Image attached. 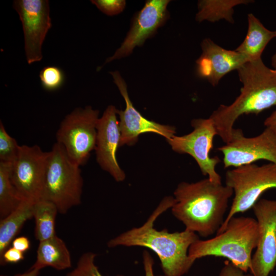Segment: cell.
<instances>
[{"label": "cell", "mask_w": 276, "mask_h": 276, "mask_svg": "<svg viewBox=\"0 0 276 276\" xmlns=\"http://www.w3.org/2000/svg\"><path fill=\"white\" fill-rule=\"evenodd\" d=\"M143 264L145 270V276H155L153 272L154 261L150 254L147 250H144L143 254ZM158 276H166L160 275Z\"/></svg>", "instance_id": "obj_29"}, {"label": "cell", "mask_w": 276, "mask_h": 276, "mask_svg": "<svg viewBox=\"0 0 276 276\" xmlns=\"http://www.w3.org/2000/svg\"><path fill=\"white\" fill-rule=\"evenodd\" d=\"M252 208L259 240L249 270L254 276H269L276 266V200L261 199Z\"/></svg>", "instance_id": "obj_11"}, {"label": "cell", "mask_w": 276, "mask_h": 276, "mask_svg": "<svg viewBox=\"0 0 276 276\" xmlns=\"http://www.w3.org/2000/svg\"><path fill=\"white\" fill-rule=\"evenodd\" d=\"M225 185L231 188L234 197L228 213L217 234L222 232L236 214L252 208L262 194L276 189V164L259 166L254 163L241 165L225 173Z\"/></svg>", "instance_id": "obj_6"}, {"label": "cell", "mask_w": 276, "mask_h": 276, "mask_svg": "<svg viewBox=\"0 0 276 276\" xmlns=\"http://www.w3.org/2000/svg\"><path fill=\"white\" fill-rule=\"evenodd\" d=\"M175 202L172 196L165 197L141 226L133 228L110 240L109 247L118 246H141L153 250L159 257L164 275L182 276L191 268L195 260L188 255L190 246L199 239L194 232L185 229L169 233L167 229L154 227L156 219L171 208Z\"/></svg>", "instance_id": "obj_1"}, {"label": "cell", "mask_w": 276, "mask_h": 276, "mask_svg": "<svg viewBox=\"0 0 276 276\" xmlns=\"http://www.w3.org/2000/svg\"><path fill=\"white\" fill-rule=\"evenodd\" d=\"M19 145L0 122V162L12 164L16 159Z\"/></svg>", "instance_id": "obj_23"}, {"label": "cell", "mask_w": 276, "mask_h": 276, "mask_svg": "<svg viewBox=\"0 0 276 276\" xmlns=\"http://www.w3.org/2000/svg\"><path fill=\"white\" fill-rule=\"evenodd\" d=\"M116 85L126 103L124 110L118 109L121 133L120 147L125 144L131 146L138 140L140 134L153 132L170 139L176 133L174 126L162 125L144 117L133 105L128 94L127 84L118 71L110 72Z\"/></svg>", "instance_id": "obj_14"}, {"label": "cell", "mask_w": 276, "mask_h": 276, "mask_svg": "<svg viewBox=\"0 0 276 276\" xmlns=\"http://www.w3.org/2000/svg\"><path fill=\"white\" fill-rule=\"evenodd\" d=\"M43 88L53 91L59 88L64 81V75L61 68L55 66L44 67L39 73Z\"/></svg>", "instance_id": "obj_25"}, {"label": "cell", "mask_w": 276, "mask_h": 276, "mask_svg": "<svg viewBox=\"0 0 276 276\" xmlns=\"http://www.w3.org/2000/svg\"><path fill=\"white\" fill-rule=\"evenodd\" d=\"M271 65L274 70H276V52L271 58Z\"/></svg>", "instance_id": "obj_33"}, {"label": "cell", "mask_w": 276, "mask_h": 276, "mask_svg": "<svg viewBox=\"0 0 276 276\" xmlns=\"http://www.w3.org/2000/svg\"><path fill=\"white\" fill-rule=\"evenodd\" d=\"M237 71L243 84L240 94L231 104L220 105L209 117L225 144L231 141L234 124L241 116L258 114L276 105V70L260 58L245 62Z\"/></svg>", "instance_id": "obj_2"}, {"label": "cell", "mask_w": 276, "mask_h": 276, "mask_svg": "<svg viewBox=\"0 0 276 276\" xmlns=\"http://www.w3.org/2000/svg\"><path fill=\"white\" fill-rule=\"evenodd\" d=\"M30 245V240L25 236L15 238L12 242V247L24 253L29 249Z\"/></svg>", "instance_id": "obj_30"}, {"label": "cell", "mask_w": 276, "mask_h": 276, "mask_svg": "<svg viewBox=\"0 0 276 276\" xmlns=\"http://www.w3.org/2000/svg\"><path fill=\"white\" fill-rule=\"evenodd\" d=\"M13 7L21 20L27 62L31 64L42 58V45L52 27L48 0H16Z\"/></svg>", "instance_id": "obj_12"}, {"label": "cell", "mask_w": 276, "mask_h": 276, "mask_svg": "<svg viewBox=\"0 0 276 276\" xmlns=\"http://www.w3.org/2000/svg\"><path fill=\"white\" fill-rule=\"evenodd\" d=\"M36 201L24 199L18 206L0 221V258L28 220L33 218Z\"/></svg>", "instance_id": "obj_19"}, {"label": "cell", "mask_w": 276, "mask_h": 276, "mask_svg": "<svg viewBox=\"0 0 276 276\" xmlns=\"http://www.w3.org/2000/svg\"><path fill=\"white\" fill-rule=\"evenodd\" d=\"M259 240L258 226L250 217L234 216L224 231L206 240L198 239L190 247L189 256L194 260L206 256L225 258L247 272L250 269L252 250Z\"/></svg>", "instance_id": "obj_4"}, {"label": "cell", "mask_w": 276, "mask_h": 276, "mask_svg": "<svg viewBox=\"0 0 276 276\" xmlns=\"http://www.w3.org/2000/svg\"><path fill=\"white\" fill-rule=\"evenodd\" d=\"M264 124L266 128L276 131V110L265 119Z\"/></svg>", "instance_id": "obj_31"}, {"label": "cell", "mask_w": 276, "mask_h": 276, "mask_svg": "<svg viewBox=\"0 0 276 276\" xmlns=\"http://www.w3.org/2000/svg\"><path fill=\"white\" fill-rule=\"evenodd\" d=\"M96 256L93 252L83 253L79 258L76 267L68 272L66 276H103L95 264Z\"/></svg>", "instance_id": "obj_24"}, {"label": "cell", "mask_w": 276, "mask_h": 276, "mask_svg": "<svg viewBox=\"0 0 276 276\" xmlns=\"http://www.w3.org/2000/svg\"><path fill=\"white\" fill-rule=\"evenodd\" d=\"M24 252L10 247L4 253L0 258L1 265H4L8 263H17L24 259Z\"/></svg>", "instance_id": "obj_27"}, {"label": "cell", "mask_w": 276, "mask_h": 276, "mask_svg": "<svg viewBox=\"0 0 276 276\" xmlns=\"http://www.w3.org/2000/svg\"><path fill=\"white\" fill-rule=\"evenodd\" d=\"M40 270L39 269L31 267L30 269H29L27 271L22 273H18L14 276H38L40 273ZM1 276L7 275H1Z\"/></svg>", "instance_id": "obj_32"}, {"label": "cell", "mask_w": 276, "mask_h": 276, "mask_svg": "<svg viewBox=\"0 0 276 276\" xmlns=\"http://www.w3.org/2000/svg\"><path fill=\"white\" fill-rule=\"evenodd\" d=\"M117 111L114 106L109 105L99 119L95 150L97 161L102 169L120 182L125 179V174L120 168L116 156L121 137Z\"/></svg>", "instance_id": "obj_15"}, {"label": "cell", "mask_w": 276, "mask_h": 276, "mask_svg": "<svg viewBox=\"0 0 276 276\" xmlns=\"http://www.w3.org/2000/svg\"><path fill=\"white\" fill-rule=\"evenodd\" d=\"M91 2L101 12L109 16L121 13L126 6L124 0H93Z\"/></svg>", "instance_id": "obj_26"}, {"label": "cell", "mask_w": 276, "mask_h": 276, "mask_svg": "<svg viewBox=\"0 0 276 276\" xmlns=\"http://www.w3.org/2000/svg\"><path fill=\"white\" fill-rule=\"evenodd\" d=\"M169 0H148L135 15L130 29L120 47L105 63L129 55L136 47H141L153 36L169 17Z\"/></svg>", "instance_id": "obj_13"}, {"label": "cell", "mask_w": 276, "mask_h": 276, "mask_svg": "<svg viewBox=\"0 0 276 276\" xmlns=\"http://www.w3.org/2000/svg\"><path fill=\"white\" fill-rule=\"evenodd\" d=\"M201 47L202 54L196 61V73L214 86L226 74L249 61L241 53L223 49L210 38L203 39Z\"/></svg>", "instance_id": "obj_16"}, {"label": "cell", "mask_w": 276, "mask_h": 276, "mask_svg": "<svg viewBox=\"0 0 276 276\" xmlns=\"http://www.w3.org/2000/svg\"><path fill=\"white\" fill-rule=\"evenodd\" d=\"M71 266L70 252L62 239L56 235L39 242L36 260L31 268L41 270L51 267L57 270H63Z\"/></svg>", "instance_id": "obj_17"}, {"label": "cell", "mask_w": 276, "mask_h": 276, "mask_svg": "<svg viewBox=\"0 0 276 276\" xmlns=\"http://www.w3.org/2000/svg\"><path fill=\"white\" fill-rule=\"evenodd\" d=\"M224 168L238 167L266 160L276 164V131L266 128L260 134L245 137L240 129H235L231 141L220 147Z\"/></svg>", "instance_id": "obj_10"}, {"label": "cell", "mask_w": 276, "mask_h": 276, "mask_svg": "<svg viewBox=\"0 0 276 276\" xmlns=\"http://www.w3.org/2000/svg\"><path fill=\"white\" fill-rule=\"evenodd\" d=\"M252 1L248 0H202L198 2V11L196 20L201 22L208 20L214 22L225 19L233 24L234 8L240 4H246Z\"/></svg>", "instance_id": "obj_20"}, {"label": "cell", "mask_w": 276, "mask_h": 276, "mask_svg": "<svg viewBox=\"0 0 276 276\" xmlns=\"http://www.w3.org/2000/svg\"><path fill=\"white\" fill-rule=\"evenodd\" d=\"M219 276H254L251 273H247L240 268L233 265L229 261L225 262L220 270Z\"/></svg>", "instance_id": "obj_28"}, {"label": "cell", "mask_w": 276, "mask_h": 276, "mask_svg": "<svg viewBox=\"0 0 276 276\" xmlns=\"http://www.w3.org/2000/svg\"><path fill=\"white\" fill-rule=\"evenodd\" d=\"M193 130L182 136L174 135L167 140L172 150L179 154H188L197 162L202 174L216 183H222L221 177L216 170L220 162L218 156L211 157L213 140L217 132L211 119H197L191 121Z\"/></svg>", "instance_id": "obj_8"}, {"label": "cell", "mask_w": 276, "mask_h": 276, "mask_svg": "<svg viewBox=\"0 0 276 276\" xmlns=\"http://www.w3.org/2000/svg\"><path fill=\"white\" fill-rule=\"evenodd\" d=\"M248 30L243 41L235 50L246 57L249 61L261 58L267 44L276 37V31L266 28L253 14L247 15Z\"/></svg>", "instance_id": "obj_18"}, {"label": "cell", "mask_w": 276, "mask_h": 276, "mask_svg": "<svg viewBox=\"0 0 276 276\" xmlns=\"http://www.w3.org/2000/svg\"><path fill=\"white\" fill-rule=\"evenodd\" d=\"M99 119V111L90 106L77 108L64 118L56 132L57 142L80 166L87 162L95 149Z\"/></svg>", "instance_id": "obj_7"}, {"label": "cell", "mask_w": 276, "mask_h": 276, "mask_svg": "<svg viewBox=\"0 0 276 276\" xmlns=\"http://www.w3.org/2000/svg\"><path fill=\"white\" fill-rule=\"evenodd\" d=\"M12 164L0 162V218L15 210L24 200L13 185L10 173Z\"/></svg>", "instance_id": "obj_22"}, {"label": "cell", "mask_w": 276, "mask_h": 276, "mask_svg": "<svg viewBox=\"0 0 276 276\" xmlns=\"http://www.w3.org/2000/svg\"><path fill=\"white\" fill-rule=\"evenodd\" d=\"M80 167L56 142L49 151L40 199L53 203L62 214L80 204L83 180Z\"/></svg>", "instance_id": "obj_5"}, {"label": "cell", "mask_w": 276, "mask_h": 276, "mask_svg": "<svg viewBox=\"0 0 276 276\" xmlns=\"http://www.w3.org/2000/svg\"><path fill=\"white\" fill-rule=\"evenodd\" d=\"M58 213L57 207L49 201L40 199L35 202L33 213L34 234L39 242L56 235L55 221Z\"/></svg>", "instance_id": "obj_21"}, {"label": "cell", "mask_w": 276, "mask_h": 276, "mask_svg": "<svg viewBox=\"0 0 276 276\" xmlns=\"http://www.w3.org/2000/svg\"><path fill=\"white\" fill-rule=\"evenodd\" d=\"M49 152L37 145L19 146L12 164L10 178L22 199L37 201L41 199Z\"/></svg>", "instance_id": "obj_9"}, {"label": "cell", "mask_w": 276, "mask_h": 276, "mask_svg": "<svg viewBox=\"0 0 276 276\" xmlns=\"http://www.w3.org/2000/svg\"><path fill=\"white\" fill-rule=\"evenodd\" d=\"M233 189L208 178L196 182H181L174 191V216L185 229L207 237L217 233L222 225Z\"/></svg>", "instance_id": "obj_3"}]
</instances>
